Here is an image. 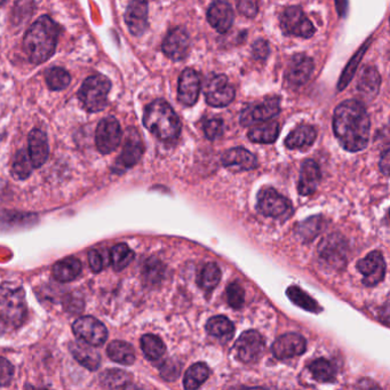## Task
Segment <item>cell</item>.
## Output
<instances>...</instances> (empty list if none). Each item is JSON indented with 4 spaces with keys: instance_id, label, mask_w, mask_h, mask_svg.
I'll return each mask as SVG.
<instances>
[{
    "instance_id": "836d02e7",
    "label": "cell",
    "mask_w": 390,
    "mask_h": 390,
    "mask_svg": "<svg viewBox=\"0 0 390 390\" xmlns=\"http://www.w3.org/2000/svg\"><path fill=\"white\" fill-rule=\"evenodd\" d=\"M210 376V369L204 363H196L186 371L184 379V388L188 390L197 389Z\"/></svg>"
},
{
    "instance_id": "ee69618b",
    "label": "cell",
    "mask_w": 390,
    "mask_h": 390,
    "mask_svg": "<svg viewBox=\"0 0 390 390\" xmlns=\"http://www.w3.org/2000/svg\"><path fill=\"white\" fill-rule=\"evenodd\" d=\"M367 49V44L365 46H361V49H359V52L351 59L349 64H348L347 68L344 70V74H342L341 79L339 81V89H344L347 86L349 81H351L354 74H355L356 69H357V66H359V62H361L363 55H364L365 51Z\"/></svg>"
},
{
    "instance_id": "74e56055",
    "label": "cell",
    "mask_w": 390,
    "mask_h": 390,
    "mask_svg": "<svg viewBox=\"0 0 390 390\" xmlns=\"http://www.w3.org/2000/svg\"><path fill=\"white\" fill-rule=\"evenodd\" d=\"M220 281H221V270L218 264L210 262L201 268L199 275V285L203 290L212 291L218 286Z\"/></svg>"
},
{
    "instance_id": "bcb514c9",
    "label": "cell",
    "mask_w": 390,
    "mask_h": 390,
    "mask_svg": "<svg viewBox=\"0 0 390 390\" xmlns=\"http://www.w3.org/2000/svg\"><path fill=\"white\" fill-rule=\"evenodd\" d=\"M14 376V366L9 359L0 356V386L6 387L12 382Z\"/></svg>"
},
{
    "instance_id": "7402d4cb",
    "label": "cell",
    "mask_w": 390,
    "mask_h": 390,
    "mask_svg": "<svg viewBox=\"0 0 390 390\" xmlns=\"http://www.w3.org/2000/svg\"><path fill=\"white\" fill-rule=\"evenodd\" d=\"M30 161L36 169L43 166L49 156V140L41 129H32L28 138Z\"/></svg>"
},
{
    "instance_id": "5b68a950",
    "label": "cell",
    "mask_w": 390,
    "mask_h": 390,
    "mask_svg": "<svg viewBox=\"0 0 390 390\" xmlns=\"http://www.w3.org/2000/svg\"><path fill=\"white\" fill-rule=\"evenodd\" d=\"M111 89V81L104 75H93L84 81L78 91V98L89 112H99L108 104V93Z\"/></svg>"
},
{
    "instance_id": "816d5d0a",
    "label": "cell",
    "mask_w": 390,
    "mask_h": 390,
    "mask_svg": "<svg viewBox=\"0 0 390 390\" xmlns=\"http://www.w3.org/2000/svg\"><path fill=\"white\" fill-rule=\"evenodd\" d=\"M253 56L256 60H264L269 55V46L264 41H258L253 45Z\"/></svg>"
},
{
    "instance_id": "d6a6232c",
    "label": "cell",
    "mask_w": 390,
    "mask_h": 390,
    "mask_svg": "<svg viewBox=\"0 0 390 390\" xmlns=\"http://www.w3.org/2000/svg\"><path fill=\"white\" fill-rule=\"evenodd\" d=\"M206 331L210 336L229 340V339L233 338L235 327H234L233 321H230L227 317L216 316V317H212V319L207 321Z\"/></svg>"
},
{
    "instance_id": "603a6c76",
    "label": "cell",
    "mask_w": 390,
    "mask_h": 390,
    "mask_svg": "<svg viewBox=\"0 0 390 390\" xmlns=\"http://www.w3.org/2000/svg\"><path fill=\"white\" fill-rule=\"evenodd\" d=\"M321 169L316 161L308 159L302 164L299 179L298 191L301 196L313 195L321 181Z\"/></svg>"
},
{
    "instance_id": "d590c367",
    "label": "cell",
    "mask_w": 390,
    "mask_h": 390,
    "mask_svg": "<svg viewBox=\"0 0 390 390\" xmlns=\"http://www.w3.org/2000/svg\"><path fill=\"white\" fill-rule=\"evenodd\" d=\"M310 373L315 380L319 382H333L336 380V371L331 361L325 359H319L314 361L309 366Z\"/></svg>"
},
{
    "instance_id": "f1b7e54d",
    "label": "cell",
    "mask_w": 390,
    "mask_h": 390,
    "mask_svg": "<svg viewBox=\"0 0 390 390\" xmlns=\"http://www.w3.org/2000/svg\"><path fill=\"white\" fill-rule=\"evenodd\" d=\"M338 236H331L330 239H325L319 247V256L321 260L327 264H341L346 262L344 256V244L339 243Z\"/></svg>"
},
{
    "instance_id": "d4e9b609",
    "label": "cell",
    "mask_w": 390,
    "mask_h": 390,
    "mask_svg": "<svg viewBox=\"0 0 390 390\" xmlns=\"http://www.w3.org/2000/svg\"><path fill=\"white\" fill-rule=\"evenodd\" d=\"M81 262L77 258L69 256L64 259L53 266L52 275L55 279L61 283H69L75 281L81 274Z\"/></svg>"
},
{
    "instance_id": "9c48e42d",
    "label": "cell",
    "mask_w": 390,
    "mask_h": 390,
    "mask_svg": "<svg viewBox=\"0 0 390 390\" xmlns=\"http://www.w3.org/2000/svg\"><path fill=\"white\" fill-rule=\"evenodd\" d=\"M121 141V125L115 117H106L99 123L95 132V144L99 151L108 155L117 149Z\"/></svg>"
},
{
    "instance_id": "7dc6e473",
    "label": "cell",
    "mask_w": 390,
    "mask_h": 390,
    "mask_svg": "<svg viewBox=\"0 0 390 390\" xmlns=\"http://www.w3.org/2000/svg\"><path fill=\"white\" fill-rule=\"evenodd\" d=\"M224 121L221 119H211L204 124V133L209 140H216L224 133Z\"/></svg>"
},
{
    "instance_id": "7c38bea8",
    "label": "cell",
    "mask_w": 390,
    "mask_h": 390,
    "mask_svg": "<svg viewBox=\"0 0 390 390\" xmlns=\"http://www.w3.org/2000/svg\"><path fill=\"white\" fill-rule=\"evenodd\" d=\"M357 269L363 275L365 286H376L381 283L386 275V262L382 253L379 251L369 253L364 259L359 260Z\"/></svg>"
},
{
    "instance_id": "52a82bcc",
    "label": "cell",
    "mask_w": 390,
    "mask_h": 390,
    "mask_svg": "<svg viewBox=\"0 0 390 390\" xmlns=\"http://www.w3.org/2000/svg\"><path fill=\"white\" fill-rule=\"evenodd\" d=\"M72 331L81 341L92 347H100L108 339L106 327L93 316H84L78 319L72 324Z\"/></svg>"
},
{
    "instance_id": "ac0fdd59",
    "label": "cell",
    "mask_w": 390,
    "mask_h": 390,
    "mask_svg": "<svg viewBox=\"0 0 390 390\" xmlns=\"http://www.w3.org/2000/svg\"><path fill=\"white\" fill-rule=\"evenodd\" d=\"M201 92V78L194 69H186L179 79V101L186 106H191L199 100Z\"/></svg>"
},
{
    "instance_id": "2e32d148",
    "label": "cell",
    "mask_w": 390,
    "mask_h": 390,
    "mask_svg": "<svg viewBox=\"0 0 390 390\" xmlns=\"http://www.w3.org/2000/svg\"><path fill=\"white\" fill-rule=\"evenodd\" d=\"M314 71V62L304 54L294 55L285 72V79L291 87L302 86L309 81Z\"/></svg>"
},
{
    "instance_id": "f6af8a7d",
    "label": "cell",
    "mask_w": 390,
    "mask_h": 390,
    "mask_svg": "<svg viewBox=\"0 0 390 390\" xmlns=\"http://www.w3.org/2000/svg\"><path fill=\"white\" fill-rule=\"evenodd\" d=\"M227 300L230 307L241 309L245 301L244 289L239 283H231L227 289Z\"/></svg>"
},
{
    "instance_id": "4fadbf2b",
    "label": "cell",
    "mask_w": 390,
    "mask_h": 390,
    "mask_svg": "<svg viewBox=\"0 0 390 390\" xmlns=\"http://www.w3.org/2000/svg\"><path fill=\"white\" fill-rule=\"evenodd\" d=\"M206 102L214 108H224L229 106L235 99V89L224 75L213 77L205 89Z\"/></svg>"
},
{
    "instance_id": "277c9868",
    "label": "cell",
    "mask_w": 390,
    "mask_h": 390,
    "mask_svg": "<svg viewBox=\"0 0 390 390\" xmlns=\"http://www.w3.org/2000/svg\"><path fill=\"white\" fill-rule=\"evenodd\" d=\"M28 316L24 287L11 283L0 285V324L7 329L22 326Z\"/></svg>"
},
{
    "instance_id": "7bdbcfd3",
    "label": "cell",
    "mask_w": 390,
    "mask_h": 390,
    "mask_svg": "<svg viewBox=\"0 0 390 390\" xmlns=\"http://www.w3.org/2000/svg\"><path fill=\"white\" fill-rule=\"evenodd\" d=\"M164 274H165V267L159 260L155 258L146 260L144 269H142L144 281H148L150 284H156L163 279Z\"/></svg>"
},
{
    "instance_id": "8d00e7d4",
    "label": "cell",
    "mask_w": 390,
    "mask_h": 390,
    "mask_svg": "<svg viewBox=\"0 0 390 390\" xmlns=\"http://www.w3.org/2000/svg\"><path fill=\"white\" fill-rule=\"evenodd\" d=\"M286 294L293 304L301 307L302 309L308 310L310 313L314 314L321 313V308L319 307V304L311 296H308L307 293L304 292L300 287H289Z\"/></svg>"
},
{
    "instance_id": "6da1fadb",
    "label": "cell",
    "mask_w": 390,
    "mask_h": 390,
    "mask_svg": "<svg viewBox=\"0 0 390 390\" xmlns=\"http://www.w3.org/2000/svg\"><path fill=\"white\" fill-rule=\"evenodd\" d=\"M370 129L369 114L359 101H344L336 106L333 131L344 149L350 152L365 149L370 140Z\"/></svg>"
},
{
    "instance_id": "5bb4252c",
    "label": "cell",
    "mask_w": 390,
    "mask_h": 390,
    "mask_svg": "<svg viewBox=\"0 0 390 390\" xmlns=\"http://www.w3.org/2000/svg\"><path fill=\"white\" fill-rule=\"evenodd\" d=\"M281 111L279 98H268L258 104L246 106L241 115V124L243 126H251L253 124L267 121L276 117Z\"/></svg>"
},
{
    "instance_id": "60d3db41",
    "label": "cell",
    "mask_w": 390,
    "mask_h": 390,
    "mask_svg": "<svg viewBox=\"0 0 390 390\" xmlns=\"http://www.w3.org/2000/svg\"><path fill=\"white\" fill-rule=\"evenodd\" d=\"M45 79H46L47 86L51 91H62L69 86L70 81H71V77H70L69 72L66 71L64 68H59V66H54V68H49L45 75Z\"/></svg>"
},
{
    "instance_id": "d6986e66",
    "label": "cell",
    "mask_w": 390,
    "mask_h": 390,
    "mask_svg": "<svg viewBox=\"0 0 390 390\" xmlns=\"http://www.w3.org/2000/svg\"><path fill=\"white\" fill-rule=\"evenodd\" d=\"M163 52L171 60H184L189 53V37L186 32L180 28L169 31L163 43Z\"/></svg>"
},
{
    "instance_id": "e575fe53",
    "label": "cell",
    "mask_w": 390,
    "mask_h": 390,
    "mask_svg": "<svg viewBox=\"0 0 390 390\" xmlns=\"http://www.w3.org/2000/svg\"><path fill=\"white\" fill-rule=\"evenodd\" d=\"M141 349L146 359L152 361L161 359L166 353V347L163 340L154 334H146L141 338Z\"/></svg>"
},
{
    "instance_id": "4316f807",
    "label": "cell",
    "mask_w": 390,
    "mask_h": 390,
    "mask_svg": "<svg viewBox=\"0 0 390 390\" xmlns=\"http://www.w3.org/2000/svg\"><path fill=\"white\" fill-rule=\"evenodd\" d=\"M316 136L317 133L313 126L300 125L287 135V138L285 139V146L289 149H304L315 142Z\"/></svg>"
},
{
    "instance_id": "44dd1931",
    "label": "cell",
    "mask_w": 390,
    "mask_h": 390,
    "mask_svg": "<svg viewBox=\"0 0 390 390\" xmlns=\"http://www.w3.org/2000/svg\"><path fill=\"white\" fill-rule=\"evenodd\" d=\"M207 21L216 31L226 34L234 24L233 7L222 0L213 3L207 11Z\"/></svg>"
},
{
    "instance_id": "8fae6325",
    "label": "cell",
    "mask_w": 390,
    "mask_h": 390,
    "mask_svg": "<svg viewBox=\"0 0 390 390\" xmlns=\"http://www.w3.org/2000/svg\"><path fill=\"white\" fill-rule=\"evenodd\" d=\"M144 146L141 140L140 134L135 129H129L126 140L124 144L123 151L117 158L114 171L117 173L124 172L126 169H132L140 161L144 155Z\"/></svg>"
},
{
    "instance_id": "cb8c5ba5",
    "label": "cell",
    "mask_w": 390,
    "mask_h": 390,
    "mask_svg": "<svg viewBox=\"0 0 390 390\" xmlns=\"http://www.w3.org/2000/svg\"><path fill=\"white\" fill-rule=\"evenodd\" d=\"M70 353L74 356V359L86 367L87 370H98L101 364V357L96 350L93 349L92 346L85 344V342H71L69 344Z\"/></svg>"
},
{
    "instance_id": "484cf974",
    "label": "cell",
    "mask_w": 390,
    "mask_h": 390,
    "mask_svg": "<svg viewBox=\"0 0 390 390\" xmlns=\"http://www.w3.org/2000/svg\"><path fill=\"white\" fill-rule=\"evenodd\" d=\"M380 83L381 79L379 72L373 66H365L359 76L357 89L365 100H372L379 93Z\"/></svg>"
},
{
    "instance_id": "3957f363",
    "label": "cell",
    "mask_w": 390,
    "mask_h": 390,
    "mask_svg": "<svg viewBox=\"0 0 390 390\" xmlns=\"http://www.w3.org/2000/svg\"><path fill=\"white\" fill-rule=\"evenodd\" d=\"M144 125L158 140L174 142L181 133V121L172 106L166 101H154L146 106L144 115Z\"/></svg>"
},
{
    "instance_id": "83f0119b",
    "label": "cell",
    "mask_w": 390,
    "mask_h": 390,
    "mask_svg": "<svg viewBox=\"0 0 390 390\" xmlns=\"http://www.w3.org/2000/svg\"><path fill=\"white\" fill-rule=\"evenodd\" d=\"M37 221L36 216L14 211H0V231L21 229L29 227Z\"/></svg>"
},
{
    "instance_id": "7a4b0ae2",
    "label": "cell",
    "mask_w": 390,
    "mask_h": 390,
    "mask_svg": "<svg viewBox=\"0 0 390 390\" xmlns=\"http://www.w3.org/2000/svg\"><path fill=\"white\" fill-rule=\"evenodd\" d=\"M60 31V26L47 15H43L30 26L24 41V52L30 62L44 64L54 54Z\"/></svg>"
},
{
    "instance_id": "1f68e13d",
    "label": "cell",
    "mask_w": 390,
    "mask_h": 390,
    "mask_svg": "<svg viewBox=\"0 0 390 390\" xmlns=\"http://www.w3.org/2000/svg\"><path fill=\"white\" fill-rule=\"evenodd\" d=\"M101 386L109 389H124L129 388V384L132 382V376H129V373L123 370H112L104 371L100 376Z\"/></svg>"
},
{
    "instance_id": "db71d44e",
    "label": "cell",
    "mask_w": 390,
    "mask_h": 390,
    "mask_svg": "<svg viewBox=\"0 0 390 390\" xmlns=\"http://www.w3.org/2000/svg\"><path fill=\"white\" fill-rule=\"evenodd\" d=\"M346 3H344V1H341V0H336V6H338L339 12L341 13L342 11H344L346 9Z\"/></svg>"
},
{
    "instance_id": "30bf717a",
    "label": "cell",
    "mask_w": 390,
    "mask_h": 390,
    "mask_svg": "<svg viewBox=\"0 0 390 390\" xmlns=\"http://www.w3.org/2000/svg\"><path fill=\"white\" fill-rule=\"evenodd\" d=\"M281 28L285 35L310 38L315 34L313 24L308 20L300 7L292 6L285 9L281 15Z\"/></svg>"
},
{
    "instance_id": "ffe728a7",
    "label": "cell",
    "mask_w": 390,
    "mask_h": 390,
    "mask_svg": "<svg viewBox=\"0 0 390 390\" xmlns=\"http://www.w3.org/2000/svg\"><path fill=\"white\" fill-rule=\"evenodd\" d=\"M222 164L233 172H243L256 169L258 159L252 152L244 148H233L222 156Z\"/></svg>"
},
{
    "instance_id": "9a60e30c",
    "label": "cell",
    "mask_w": 390,
    "mask_h": 390,
    "mask_svg": "<svg viewBox=\"0 0 390 390\" xmlns=\"http://www.w3.org/2000/svg\"><path fill=\"white\" fill-rule=\"evenodd\" d=\"M307 349V341L298 333H286L274 342L271 351L276 359H290L302 355Z\"/></svg>"
},
{
    "instance_id": "e0dca14e",
    "label": "cell",
    "mask_w": 390,
    "mask_h": 390,
    "mask_svg": "<svg viewBox=\"0 0 390 390\" xmlns=\"http://www.w3.org/2000/svg\"><path fill=\"white\" fill-rule=\"evenodd\" d=\"M125 22L132 35H144L148 28V0H129Z\"/></svg>"
},
{
    "instance_id": "ab89813d",
    "label": "cell",
    "mask_w": 390,
    "mask_h": 390,
    "mask_svg": "<svg viewBox=\"0 0 390 390\" xmlns=\"http://www.w3.org/2000/svg\"><path fill=\"white\" fill-rule=\"evenodd\" d=\"M324 228V220L321 216H313L308 219L296 227V235L304 241H313L316 236H319Z\"/></svg>"
},
{
    "instance_id": "ba28073f",
    "label": "cell",
    "mask_w": 390,
    "mask_h": 390,
    "mask_svg": "<svg viewBox=\"0 0 390 390\" xmlns=\"http://www.w3.org/2000/svg\"><path fill=\"white\" fill-rule=\"evenodd\" d=\"M264 350V340L260 333L254 330L245 331L241 333L236 341L234 351L236 357L245 364L256 363L261 359Z\"/></svg>"
},
{
    "instance_id": "f907efd6",
    "label": "cell",
    "mask_w": 390,
    "mask_h": 390,
    "mask_svg": "<svg viewBox=\"0 0 390 390\" xmlns=\"http://www.w3.org/2000/svg\"><path fill=\"white\" fill-rule=\"evenodd\" d=\"M239 12L247 18H254L258 13V1L256 0H239Z\"/></svg>"
},
{
    "instance_id": "11a10c76",
    "label": "cell",
    "mask_w": 390,
    "mask_h": 390,
    "mask_svg": "<svg viewBox=\"0 0 390 390\" xmlns=\"http://www.w3.org/2000/svg\"><path fill=\"white\" fill-rule=\"evenodd\" d=\"M5 1H6V0H0V5H1V4L5 3Z\"/></svg>"
},
{
    "instance_id": "f35d334b",
    "label": "cell",
    "mask_w": 390,
    "mask_h": 390,
    "mask_svg": "<svg viewBox=\"0 0 390 390\" xmlns=\"http://www.w3.org/2000/svg\"><path fill=\"white\" fill-rule=\"evenodd\" d=\"M135 254L126 244L115 245L110 253V261L116 271H121L134 260Z\"/></svg>"
},
{
    "instance_id": "681fc988",
    "label": "cell",
    "mask_w": 390,
    "mask_h": 390,
    "mask_svg": "<svg viewBox=\"0 0 390 390\" xmlns=\"http://www.w3.org/2000/svg\"><path fill=\"white\" fill-rule=\"evenodd\" d=\"M181 365L179 366L178 363H174L172 361H166L164 363L163 367H161V374L165 380H174L178 378L180 373Z\"/></svg>"
},
{
    "instance_id": "f5cc1de1",
    "label": "cell",
    "mask_w": 390,
    "mask_h": 390,
    "mask_svg": "<svg viewBox=\"0 0 390 390\" xmlns=\"http://www.w3.org/2000/svg\"><path fill=\"white\" fill-rule=\"evenodd\" d=\"M380 167L384 175H388V171H389V151L386 150L384 155L381 157V163H380Z\"/></svg>"
},
{
    "instance_id": "b9f144b4",
    "label": "cell",
    "mask_w": 390,
    "mask_h": 390,
    "mask_svg": "<svg viewBox=\"0 0 390 390\" xmlns=\"http://www.w3.org/2000/svg\"><path fill=\"white\" fill-rule=\"evenodd\" d=\"M32 167H34V165L30 161L29 154L26 150H20L15 155L14 161H13V178L16 179V180H26L31 175Z\"/></svg>"
},
{
    "instance_id": "4dcf8cb0",
    "label": "cell",
    "mask_w": 390,
    "mask_h": 390,
    "mask_svg": "<svg viewBox=\"0 0 390 390\" xmlns=\"http://www.w3.org/2000/svg\"><path fill=\"white\" fill-rule=\"evenodd\" d=\"M279 134V125L277 121H270V123L259 125L253 127L249 131V139L256 144H274Z\"/></svg>"
},
{
    "instance_id": "c3c4849f",
    "label": "cell",
    "mask_w": 390,
    "mask_h": 390,
    "mask_svg": "<svg viewBox=\"0 0 390 390\" xmlns=\"http://www.w3.org/2000/svg\"><path fill=\"white\" fill-rule=\"evenodd\" d=\"M89 264L93 273L98 274L102 271V269L106 267V264L104 253H101L98 250L89 251Z\"/></svg>"
},
{
    "instance_id": "f546056e",
    "label": "cell",
    "mask_w": 390,
    "mask_h": 390,
    "mask_svg": "<svg viewBox=\"0 0 390 390\" xmlns=\"http://www.w3.org/2000/svg\"><path fill=\"white\" fill-rule=\"evenodd\" d=\"M108 357L121 365H132L135 361L134 348L129 342L115 340L106 348Z\"/></svg>"
},
{
    "instance_id": "8992f818",
    "label": "cell",
    "mask_w": 390,
    "mask_h": 390,
    "mask_svg": "<svg viewBox=\"0 0 390 390\" xmlns=\"http://www.w3.org/2000/svg\"><path fill=\"white\" fill-rule=\"evenodd\" d=\"M256 209L262 216L281 220L289 218L293 212L292 203L273 188L259 192Z\"/></svg>"
}]
</instances>
